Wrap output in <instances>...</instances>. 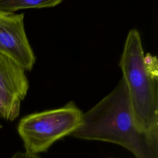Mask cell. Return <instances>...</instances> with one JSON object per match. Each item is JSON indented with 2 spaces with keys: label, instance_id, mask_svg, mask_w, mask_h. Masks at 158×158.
Returning a JSON list of instances; mask_svg holds the SVG:
<instances>
[{
  "label": "cell",
  "instance_id": "cell-1",
  "mask_svg": "<svg viewBox=\"0 0 158 158\" xmlns=\"http://www.w3.org/2000/svg\"><path fill=\"white\" fill-rule=\"evenodd\" d=\"M71 136L120 145L135 158H158V136L137 125L122 78L114 89L83 113L81 125Z\"/></svg>",
  "mask_w": 158,
  "mask_h": 158
},
{
  "label": "cell",
  "instance_id": "cell-2",
  "mask_svg": "<svg viewBox=\"0 0 158 158\" xmlns=\"http://www.w3.org/2000/svg\"><path fill=\"white\" fill-rule=\"evenodd\" d=\"M119 67L137 125L158 136V60L156 56L144 54L136 29L127 34Z\"/></svg>",
  "mask_w": 158,
  "mask_h": 158
},
{
  "label": "cell",
  "instance_id": "cell-3",
  "mask_svg": "<svg viewBox=\"0 0 158 158\" xmlns=\"http://www.w3.org/2000/svg\"><path fill=\"white\" fill-rule=\"evenodd\" d=\"M83 113L70 101L62 107L35 112L23 117L17 130L29 154L46 152L57 140L71 135L81 124Z\"/></svg>",
  "mask_w": 158,
  "mask_h": 158
},
{
  "label": "cell",
  "instance_id": "cell-4",
  "mask_svg": "<svg viewBox=\"0 0 158 158\" xmlns=\"http://www.w3.org/2000/svg\"><path fill=\"white\" fill-rule=\"evenodd\" d=\"M0 52L14 59L25 70H31L36 57L26 35L24 14L0 10Z\"/></svg>",
  "mask_w": 158,
  "mask_h": 158
},
{
  "label": "cell",
  "instance_id": "cell-5",
  "mask_svg": "<svg viewBox=\"0 0 158 158\" xmlns=\"http://www.w3.org/2000/svg\"><path fill=\"white\" fill-rule=\"evenodd\" d=\"M28 88L25 69L11 57L0 52V91L22 101Z\"/></svg>",
  "mask_w": 158,
  "mask_h": 158
},
{
  "label": "cell",
  "instance_id": "cell-6",
  "mask_svg": "<svg viewBox=\"0 0 158 158\" xmlns=\"http://www.w3.org/2000/svg\"><path fill=\"white\" fill-rule=\"evenodd\" d=\"M62 0H0V10L15 13L26 9L52 7L60 4Z\"/></svg>",
  "mask_w": 158,
  "mask_h": 158
},
{
  "label": "cell",
  "instance_id": "cell-7",
  "mask_svg": "<svg viewBox=\"0 0 158 158\" xmlns=\"http://www.w3.org/2000/svg\"><path fill=\"white\" fill-rule=\"evenodd\" d=\"M21 100L0 91V116L6 120H14L19 115Z\"/></svg>",
  "mask_w": 158,
  "mask_h": 158
},
{
  "label": "cell",
  "instance_id": "cell-8",
  "mask_svg": "<svg viewBox=\"0 0 158 158\" xmlns=\"http://www.w3.org/2000/svg\"><path fill=\"white\" fill-rule=\"evenodd\" d=\"M10 158H42L39 154H29L26 152H18L14 154Z\"/></svg>",
  "mask_w": 158,
  "mask_h": 158
}]
</instances>
